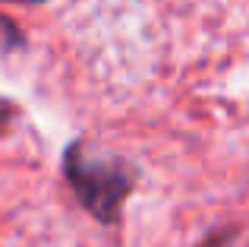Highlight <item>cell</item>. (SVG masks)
<instances>
[{
	"label": "cell",
	"mask_w": 249,
	"mask_h": 247,
	"mask_svg": "<svg viewBox=\"0 0 249 247\" xmlns=\"http://www.w3.org/2000/svg\"><path fill=\"white\" fill-rule=\"evenodd\" d=\"M13 3H41V0H13Z\"/></svg>",
	"instance_id": "cell-3"
},
{
	"label": "cell",
	"mask_w": 249,
	"mask_h": 247,
	"mask_svg": "<svg viewBox=\"0 0 249 247\" xmlns=\"http://www.w3.org/2000/svg\"><path fill=\"white\" fill-rule=\"evenodd\" d=\"M6 118H10V108H0V124H3Z\"/></svg>",
	"instance_id": "cell-2"
},
{
	"label": "cell",
	"mask_w": 249,
	"mask_h": 247,
	"mask_svg": "<svg viewBox=\"0 0 249 247\" xmlns=\"http://www.w3.org/2000/svg\"><path fill=\"white\" fill-rule=\"evenodd\" d=\"M63 174L76 190L79 203L98 222L110 225L120 216L123 200L136 184V171L120 159H95L85 155L82 143H73L63 155Z\"/></svg>",
	"instance_id": "cell-1"
}]
</instances>
